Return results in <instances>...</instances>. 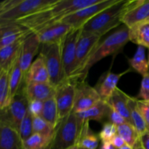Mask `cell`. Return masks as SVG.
Masks as SVG:
<instances>
[{
	"instance_id": "6da1fadb",
	"label": "cell",
	"mask_w": 149,
	"mask_h": 149,
	"mask_svg": "<svg viewBox=\"0 0 149 149\" xmlns=\"http://www.w3.org/2000/svg\"><path fill=\"white\" fill-rule=\"evenodd\" d=\"M100 0H57L55 4L28 17L17 23L32 32L39 31L50 25L59 23L66 16L98 2Z\"/></svg>"
},
{
	"instance_id": "7a4b0ae2",
	"label": "cell",
	"mask_w": 149,
	"mask_h": 149,
	"mask_svg": "<svg viewBox=\"0 0 149 149\" xmlns=\"http://www.w3.org/2000/svg\"><path fill=\"white\" fill-rule=\"evenodd\" d=\"M131 4L132 0H118L87 22L83 26L82 31L101 37L122 23V18Z\"/></svg>"
},
{
	"instance_id": "3957f363",
	"label": "cell",
	"mask_w": 149,
	"mask_h": 149,
	"mask_svg": "<svg viewBox=\"0 0 149 149\" xmlns=\"http://www.w3.org/2000/svg\"><path fill=\"white\" fill-rule=\"evenodd\" d=\"M128 42H130V30L124 25L120 29L108 36L104 40L99 42L90 55L84 68L79 75L77 80H86L89 71L93 65L106 57L119 53Z\"/></svg>"
},
{
	"instance_id": "277c9868",
	"label": "cell",
	"mask_w": 149,
	"mask_h": 149,
	"mask_svg": "<svg viewBox=\"0 0 149 149\" xmlns=\"http://www.w3.org/2000/svg\"><path fill=\"white\" fill-rule=\"evenodd\" d=\"M84 124L73 111L61 119L55 130L49 149H68L78 146Z\"/></svg>"
},
{
	"instance_id": "5b68a950",
	"label": "cell",
	"mask_w": 149,
	"mask_h": 149,
	"mask_svg": "<svg viewBox=\"0 0 149 149\" xmlns=\"http://www.w3.org/2000/svg\"><path fill=\"white\" fill-rule=\"evenodd\" d=\"M62 42L42 45L39 53L43 56L49 76V84L56 87L65 79L61 52Z\"/></svg>"
},
{
	"instance_id": "8992f818",
	"label": "cell",
	"mask_w": 149,
	"mask_h": 149,
	"mask_svg": "<svg viewBox=\"0 0 149 149\" xmlns=\"http://www.w3.org/2000/svg\"><path fill=\"white\" fill-rule=\"evenodd\" d=\"M57 0H18L15 7L0 13V21H17L55 4Z\"/></svg>"
},
{
	"instance_id": "52a82bcc",
	"label": "cell",
	"mask_w": 149,
	"mask_h": 149,
	"mask_svg": "<svg viewBox=\"0 0 149 149\" xmlns=\"http://www.w3.org/2000/svg\"><path fill=\"white\" fill-rule=\"evenodd\" d=\"M77 82V79L67 78L55 87V98L61 120L73 111Z\"/></svg>"
},
{
	"instance_id": "ba28073f",
	"label": "cell",
	"mask_w": 149,
	"mask_h": 149,
	"mask_svg": "<svg viewBox=\"0 0 149 149\" xmlns=\"http://www.w3.org/2000/svg\"><path fill=\"white\" fill-rule=\"evenodd\" d=\"M100 38L93 33H87L83 31H81L77 46L74 73L70 78L77 79L79 75L85 67L93 50L100 42Z\"/></svg>"
},
{
	"instance_id": "9c48e42d",
	"label": "cell",
	"mask_w": 149,
	"mask_h": 149,
	"mask_svg": "<svg viewBox=\"0 0 149 149\" xmlns=\"http://www.w3.org/2000/svg\"><path fill=\"white\" fill-rule=\"evenodd\" d=\"M118 0H100L98 2L81 9L61 20V23H66L74 29H82L83 26L101 13L103 10L117 1Z\"/></svg>"
},
{
	"instance_id": "30bf717a",
	"label": "cell",
	"mask_w": 149,
	"mask_h": 149,
	"mask_svg": "<svg viewBox=\"0 0 149 149\" xmlns=\"http://www.w3.org/2000/svg\"><path fill=\"white\" fill-rule=\"evenodd\" d=\"M81 31L82 29L73 28L62 41L61 52L63 67L65 79L70 78L74 73L77 46Z\"/></svg>"
},
{
	"instance_id": "8fae6325",
	"label": "cell",
	"mask_w": 149,
	"mask_h": 149,
	"mask_svg": "<svg viewBox=\"0 0 149 149\" xmlns=\"http://www.w3.org/2000/svg\"><path fill=\"white\" fill-rule=\"evenodd\" d=\"M100 100L101 98L94 87L90 86L86 80L78 81L73 112L78 113L84 111Z\"/></svg>"
},
{
	"instance_id": "7c38bea8",
	"label": "cell",
	"mask_w": 149,
	"mask_h": 149,
	"mask_svg": "<svg viewBox=\"0 0 149 149\" xmlns=\"http://www.w3.org/2000/svg\"><path fill=\"white\" fill-rule=\"evenodd\" d=\"M29 109V100L24 93H17L12 99L11 103L7 109L1 111L12 125L19 131L20 124L24 119Z\"/></svg>"
},
{
	"instance_id": "4fadbf2b",
	"label": "cell",
	"mask_w": 149,
	"mask_h": 149,
	"mask_svg": "<svg viewBox=\"0 0 149 149\" xmlns=\"http://www.w3.org/2000/svg\"><path fill=\"white\" fill-rule=\"evenodd\" d=\"M42 43L37 33L35 32L30 31L23 39V45L20 49V65L24 74H26L33 62V58L39 52Z\"/></svg>"
},
{
	"instance_id": "5bb4252c",
	"label": "cell",
	"mask_w": 149,
	"mask_h": 149,
	"mask_svg": "<svg viewBox=\"0 0 149 149\" xmlns=\"http://www.w3.org/2000/svg\"><path fill=\"white\" fill-rule=\"evenodd\" d=\"M131 71L132 68H130L122 73H113L110 70L103 73L94 86L101 100L107 101L117 88L118 82L120 79Z\"/></svg>"
},
{
	"instance_id": "9a60e30c",
	"label": "cell",
	"mask_w": 149,
	"mask_h": 149,
	"mask_svg": "<svg viewBox=\"0 0 149 149\" xmlns=\"http://www.w3.org/2000/svg\"><path fill=\"white\" fill-rule=\"evenodd\" d=\"M0 149H23L19 132L3 114L0 121Z\"/></svg>"
},
{
	"instance_id": "2e32d148",
	"label": "cell",
	"mask_w": 149,
	"mask_h": 149,
	"mask_svg": "<svg viewBox=\"0 0 149 149\" xmlns=\"http://www.w3.org/2000/svg\"><path fill=\"white\" fill-rule=\"evenodd\" d=\"M29 32L15 21H0V48L14 44Z\"/></svg>"
},
{
	"instance_id": "e0dca14e",
	"label": "cell",
	"mask_w": 149,
	"mask_h": 149,
	"mask_svg": "<svg viewBox=\"0 0 149 149\" xmlns=\"http://www.w3.org/2000/svg\"><path fill=\"white\" fill-rule=\"evenodd\" d=\"M148 17L149 0H132L130 7L122 18V23L130 29L147 20Z\"/></svg>"
},
{
	"instance_id": "ac0fdd59",
	"label": "cell",
	"mask_w": 149,
	"mask_h": 149,
	"mask_svg": "<svg viewBox=\"0 0 149 149\" xmlns=\"http://www.w3.org/2000/svg\"><path fill=\"white\" fill-rule=\"evenodd\" d=\"M73 28L66 23H56L36 32L42 45L61 42Z\"/></svg>"
},
{
	"instance_id": "d6986e66",
	"label": "cell",
	"mask_w": 149,
	"mask_h": 149,
	"mask_svg": "<svg viewBox=\"0 0 149 149\" xmlns=\"http://www.w3.org/2000/svg\"><path fill=\"white\" fill-rule=\"evenodd\" d=\"M25 84L30 83H49V76L43 56H39L32 63L25 74Z\"/></svg>"
},
{
	"instance_id": "ffe728a7",
	"label": "cell",
	"mask_w": 149,
	"mask_h": 149,
	"mask_svg": "<svg viewBox=\"0 0 149 149\" xmlns=\"http://www.w3.org/2000/svg\"><path fill=\"white\" fill-rule=\"evenodd\" d=\"M23 92L28 100L45 101L55 96V87L49 83H30L25 85Z\"/></svg>"
},
{
	"instance_id": "44dd1931",
	"label": "cell",
	"mask_w": 149,
	"mask_h": 149,
	"mask_svg": "<svg viewBox=\"0 0 149 149\" xmlns=\"http://www.w3.org/2000/svg\"><path fill=\"white\" fill-rule=\"evenodd\" d=\"M131 96L122 91L117 87L110 98L107 100V103L117 111L125 119L127 122L132 125L130 111L129 101Z\"/></svg>"
},
{
	"instance_id": "7402d4cb",
	"label": "cell",
	"mask_w": 149,
	"mask_h": 149,
	"mask_svg": "<svg viewBox=\"0 0 149 149\" xmlns=\"http://www.w3.org/2000/svg\"><path fill=\"white\" fill-rule=\"evenodd\" d=\"M24 38L14 44L0 48V69L6 71H10L20 55Z\"/></svg>"
},
{
	"instance_id": "603a6c76",
	"label": "cell",
	"mask_w": 149,
	"mask_h": 149,
	"mask_svg": "<svg viewBox=\"0 0 149 149\" xmlns=\"http://www.w3.org/2000/svg\"><path fill=\"white\" fill-rule=\"evenodd\" d=\"M109 109V106L107 102L101 100L89 109L77 113V115L83 122H90L91 120L101 122L105 118H107Z\"/></svg>"
},
{
	"instance_id": "cb8c5ba5",
	"label": "cell",
	"mask_w": 149,
	"mask_h": 149,
	"mask_svg": "<svg viewBox=\"0 0 149 149\" xmlns=\"http://www.w3.org/2000/svg\"><path fill=\"white\" fill-rule=\"evenodd\" d=\"M130 42L149 49V19L129 29Z\"/></svg>"
},
{
	"instance_id": "d4e9b609",
	"label": "cell",
	"mask_w": 149,
	"mask_h": 149,
	"mask_svg": "<svg viewBox=\"0 0 149 149\" xmlns=\"http://www.w3.org/2000/svg\"><path fill=\"white\" fill-rule=\"evenodd\" d=\"M127 61L132 71L143 77L149 72L148 61L146 56V47H144L138 46L133 56L129 58Z\"/></svg>"
},
{
	"instance_id": "484cf974",
	"label": "cell",
	"mask_w": 149,
	"mask_h": 149,
	"mask_svg": "<svg viewBox=\"0 0 149 149\" xmlns=\"http://www.w3.org/2000/svg\"><path fill=\"white\" fill-rule=\"evenodd\" d=\"M41 117L49 123L54 129L56 130L61 119L55 96L44 101L43 110Z\"/></svg>"
},
{
	"instance_id": "4316f807",
	"label": "cell",
	"mask_w": 149,
	"mask_h": 149,
	"mask_svg": "<svg viewBox=\"0 0 149 149\" xmlns=\"http://www.w3.org/2000/svg\"><path fill=\"white\" fill-rule=\"evenodd\" d=\"M25 74L22 71L21 67L20 65V55H19L10 71L9 82H10V100H12V99L18 93L19 89H20Z\"/></svg>"
},
{
	"instance_id": "83f0119b",
	"label": "cell",
	"mask_w": 149,
	"mask_h": 149,
	"mask_svg": "<svg viewBox=\"0 0 149 149\" xmlns=\"http://www.w3.org/2000/svg\"><path fill=\"white\" fill-rule=\"evenodd\" d=\"M129 107L130 111L132 125L136 129L138 134L141 136L143 134L148 132V129L145 120H144L143 117L141 114V111L138 108V98L137 97H130L129 101Z\"/></svg>"
},
{
	"instance_id": "f1b7e54d",
	"label": "cell",
	"mask_w": 149,
	"mask_h": 149,
	"mask_svg": "<svg viewBox=\"0 0 149 149\" xmlns=\"http://www.w3.org/2000/svg\"><path fill=\"white\" fill-rule=\"evenodd\" d=\"M98 135H96L90 127L89 122H84L81 129L78 146L84 149H97L99 146Z\"/></svg>"
},
{
	"instance_id": "f546056e",
	"label": "cell",
	"mask_w": 149,
	"mask_h": 149,
	"mask_svg": "<svg viewBox=\"0 0 149 149\" xmlns=\"http://www.w3.org/2000/svg\"><path fill=\"white\" fill-rule=\"evenodd\" d=\"M10 71L0 69V109L4 111L10 104V82H9Z\"/></svg>"
},
{
	"instance_id": "4dcf8cb0",
	"label": "cell",
	"mask_w": 149,
	"mask_h": 149,
	"mask_svg": "<svg viewBox=\"0 0 149 149\" xmlns=\"http://www.w3.org/2000/svg\"><path fill=\"white\" fill-rule=\"evenodd\" d=\"M117 134L123 138L127 145L132 148L140 139V135L136 129L127 122L117 127Z\"/></svg>"
},
{
	"instance_id": "1f68e13d",
	"label": "cell",
	"mask_w": 149,
	"mask_h": 149,
	"mask_svg": "<svg viewBox=\"0 0 149 149\" xmlns=\"http://www.w3.org/2000/svg\"><path fill=\"white\" fill-rule=\"evenodd\" d=\"M52 139L42 135L33 133L23 142V149H49Z\"/></svg>"
},
{
	"instance_id": "d6a6232c",
	"label": "cell",
	"mask_w": 149,
	"mask_h": 149,
	"mask_svg": "<svg viewBox=\"0 0 149 149\" xmlns=\"http://www.w3.org/2000/svg\"><path fill=\"white\" fill-rule=\"evenodd\" d=\"M33 131L52 140L55 133V130L41 116H33Z\"/></svg>"
},
{
	"instance_id": "836d02e7",
	"label": "cell",
	"mask_w": 149,
	"mask_h": 149,
	"mask_svg": "<svg viewBox=\"0 0 149 149\" xmlns=\"http://www.w3.org/2000/svg\"><path fill=\"white\" fill-rule=\"evenodd\" d=\"M19 134L21 138L22 143L26 141L33 134V116L29 112V109L25 116L24 119L21 122L20 128H19Z\"/></svg>"
},
{
	"instance_id": "e575fe53",
	"label": "cell",
	"mask_w": 149,
	"mask_h": 149,
	"mask_svg": "<svg viewBox=\"0 0 149 149\" xmlns=\"http://www.w3.org/2000/svg\"><path fill=\"white\" fill-rule=\"evenodd\" d=\"M117 134V127L111 122H106L103 125L98 136L101 142H110Z\"/></svg>"
},
{
	"instance_id": "d590c367",
	"label": "cell",
	"mask_w": 149,
	"mask_h": 149,
	"mask_svg": "<svg viewBox=\"0 0 149 149\" xmlns=\"http://www.w3.org/2000/svg\"><path fill=\"white\" fill-rule=\"evenodd\" d=\"M137 98L141 100H149V72L143 77L141 89Z\"/></svg>"
},
{
	"instance_id": "8d00e7d4",
	"label": "cell",
	"mask_w": 149,
	"mask_h": 149,
	"mask_svg": "<svg viewBox=\"0 0 149 149\" xmlns=\"http://www.w3.org/2000/svg\"><path fill=\"white\" fill-rule=\"evenodd\" d=\"M109 112H108L107 118L108 119H109V122L113 124V125H116V127L126 123L127 121L125 120V118H124L117 111L115 110V109H113L112 106H111L110 105H109Z\"/></svg>"
},
{
	"instance_id": "74e56055",
	"label": "cell",
	"mask_w": 149,
	"mask_h": 149,
	"mask_svg": "<svg viewBox=\"0 0 149 149\" xmlns=\"http://www.w3.org/2000/svg\"><path fill=\"white\" fill-rule=\"evenodd\" d=\"M44 102L38 100H29V111L33 116H41L43 110Z\"/></svg>"
},
{
	"instance_id": "f35d334b",
	"label": "cell",
	"mask_w": 149,
	"mask_h": 149,
	"mask_svg": "<svg viewBox=\"0 0 149 149\" xmlns=\"http://www.w3.org/2000/svg\"><path fill=\"white\" fill-rule=\"evenodd\" d=\"M138 106L149 131V100L147 101V100H141L138 99Z\"/></svg>"
},
{
	"instance_id": "ab89813d",
	"label": "cell",
	"mask_w": 149,
	"mask_h": 149,
	"mask_svg": "<svg viewBox=\"0 0 149 149\" xmlns=\"http://www.w3.org/2000/svg\"><path fill=\"white\" fill-rule=\"evenodd\" d=\"M110 142L111 143L112 145H113L116 149L121 148L127 145L126 143H125V141H124L123 138H122L119 134H116V135L112 138V140L110 141Z\"/></svg>"
},
{
	"instance_id": "60d3db41",
	"label": "cell",
	"mask_w": 149,
	"mask_h": 149,
	"mask_svg": "<svg viewBox=\"0 0 149 149\" xmlns=\"http://www.w3.org/2000/svg\"><path fill=\"white\" fill-rule=\"evenodd\" d=\"M140 142L144 149H149V131L140 136Z\"/></svg>"
},
{
	"instance_id": "b9f144b4",
	"label": "cell",
	"mask_w": 149,
	"mask_h": 149,
	"mask_svg": "<svg viewBox=\"0 0 149 149\" xmlns=\"http://www.w3.org/2000/svg\"><path fill=\"white\" fill-rule=\"evenodd\" d=\"M100 149H116L111 142H102Z\"/></svg>"
},
{
	"instance_id": "7bdbcfd3",
	"label": "cell",
	"mask_w": 149,
	"mask_h": 149,
	"mask_svg": "<svg viewBox=\"0 0 149 149\" xmlns=\"http://www.w3.org/2000/svg\"><path fill=\"white\" fill-rule=\"evenodd\" d=\"M132 149H144L143 148L142 146H141V142H140V139H139V141L136 143V144L134 146Z\"/></svg>"
},
{
	"instance_id": "ee69618b",
	"label": "cell",
	"mask_w": 149,
	"mask_h": 149,
	"mask_svg": "<svg viewBox=\"0 0 149 149\" xmlns=\"http://www.w3.org/2000/svg\"><path fill=\"white\" fill-rule=\"evenodd\" d=\"M119 149H132V147L126 145V146H125L122 147V148H119Z\"/></svg>"
},
{
	"instance_id": "f6af8a7d",
	"label": "cell",
	"mask_w": 149,
	"mask_h": 149,
	"mask_svg": "<svg viewBox=\"0 0 149 149\" xmlns=\"http://www.w3.org/2000/svg\"><path fill=\"white\" fill-rule=\"evenodd\" d=\"M68 149H79V147L78 146H75L71 147V148H68Z\"/></svg>"
},
{
	"instance_id": "bcb514c9",
	"label": "cell",
	"mask_w": 149,
	"mask_h": 149,
	"mask_svg": "<svg viewBox=\"0 0 149 149\" xmlns=\"http://www.w3.org/2000/svg\"><path fill=\"white\" fill-rule=\"evenodd\" d=\"M148 65H149V49H148Z\"/></svg>"
},
{
	"instance_id": "7dc6e473",
	"label": "cell",
	"mask_w": 149,
	"mask_h": 149,
	"mask_svg": "<svg viewBox=\"0 0 149 149\" xmlns=\"http://www.w3.org/2000/svg\"><path fill=\"white\" fill-rule=\"evenodd\" d=\"M79 149H84V148H79Z\"/></svg>"
},
{
	"instance_id": "c3c4849f",
	"label": "cell",
	"mask_w": 149,
	"mask_h": 149,
	"mask_svg": "<svg viewBox=\"0 0 149 149\" xmlns=\"http://www.w3.org/2000/svg\"><path fill=\"white\" fill-rule=\"evenodd\" d=\"M148 19H149V17H148Z\"/></svg>"
}]
</instances>
